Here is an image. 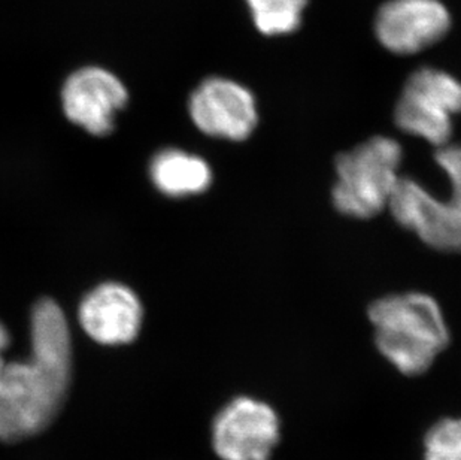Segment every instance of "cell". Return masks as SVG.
<instances>
[{"label": "cell", "instance_id": "cell-1", "mask_svg": "<svg viewBox=\"0 0 461 460\" xmlns=\"http://www.w3.org/2000/svg\"><path fill=\"white\" fill-rule=\"evenodd\" d=\"M31 356L6 362L0 373V441L40 434L60 411L72 375V341L66 316L52 299L32 311Z\"/></svg>", "mask_w": 461, "mask_h": 460}, {"label": "cell", "instance_id": "cell-2", "mask_svg": "<svg viewBox=\"0 0 461 460\" xmlns=\"http://www.w3.org/2000/svg\"><path fill=\"white\" fill-rule=\"evenodd\" d=\"M379 352L402 373H426L449 343L440 307L426 293L390 295L370 305Z\"/></svg>", "mask_w": 461, "mask_h": 460}, {"label": "cell", "instance_id": "cell-3", "mask_svg": "<svg viewBox=\"0 0 461 460\" xmlns=\"http://www.w3.org/2000/svg\"><path fill=\"white\" fill-rule=\"evenodd\" d=\"M435 161L449 179V198L440 199L421 184L402 177L388 208L429 247L440 252H461V147L436 150Z\"/></svg>", "mask_w": 461, "mask_h": 460}, {"label": "cell", "instance_id": "cell-4", "mask_svg": "<svg viewBox=\"0 0 461 460\" xmlns=\"http://www.w3.org/2000/svg\"><path fill=\"white\" fill-rule=\"evenodd\" d=\"M401 143L374 136L336 159L333 204L344 216L372 218L388 208L401 175Z\"/></svg>", "mask_w": 461, "mask_h": 460}, {"label": "cell", "instance_id": "cell-5", "mask_svg": "<svg viewBox=\"0 0 461 460\" xmlns=\"http://www.w3.org/2000/svg\"><path fill=\"white\" fill-rule=\"evenodd\" d=\"M460 113V81L442 70L422 68L406 81L394 117L401 131L440 148L448 145L453 115Z\"/></svg>", "mask_w": 461, "mask_h": 460}, {"label": "cell", "instance_id": "cell-6", "mask_svg": "<svg viewBox=\"0 0 461 460\" xmlns=\"http://www.w3.org/2000/svg\"><path fill=\"white\" fill-rule=\"evenodd\" d=\"M278 439V417L253 398L231 400L213 420V448L222 460H266Z\"/></svg>", "mask_w": 461, "mask_h": 460}, {"label": "cell", "instance_id": "cell-7", "mask_svg": "<svg viewBox=\"0 0 461 460\" xmlns=\"http://www.w3.org/2000/svg\"><path fill=\"white\" fill-rule=\"evenodd\" d=\"M188 111L199 131L213 138L244 141L256 129V99L249 88L231 79L213 77L194 90Z\"/></svg>", "mask_w": 461, "mask_h": 460}, {"label": "cell", "instance_id": "cell-8", "mask_svg": "<svg viewBox=\"0 0 461 460\" xmlns=\"http://www.w3.org/2000/svg\"><path fill=\"white\" fill-rule=\"evenodd\" d=\"M129 93L117 75L86 66L69 75L61 88V105L66 117L92 135H109L115 114L124 108Z\"/></svg>", "mask_w": 461, "mask_h": 460}, {"label": "cell", "instance_id": "cell-9", "mask_svg": "<svg viewBox=\"0 0 461 460\" xmlns=\"http://www.w3.org/2000/svg\"><path fill=\"white\" fill-rule=\"evenodd\" d=\"M449 27L451 15L440 0H390L375 22L379 42L402 56L438 44Z\"/></svg>", "mask_w": 461, "mask_h": 460}, {"label": "cell", "instance_id": "cell-10", "mask_svg": "<svg viewBox=\"0 0 461 460\" xmlns=\"http://www.w3.org/2000/svg\"><path fill=\"white\" fill-rule=\"evenodd\" d=\"M144 309L135 291L120 282H104L86 295L78 309L84 332L102 345L135 341L142 327Z\"/></svg>", "mask_w": 461, "mask_h": 460}, {"label": "cell", "instance_id": "cell-11", "mask_svg": "<svg viewBox=\"0 0 461 460\" xmlns=\"http://www.w3.org/2000/svg\"><path fill=\"white\" fill-rule=\"evenodd\" d=\"M149 175L154 186L170 198L201 195L212 183V170L202 157L176 148L157 152Z\"/></svg>", "mask_w": 461, "mask_h": 460}, {"label": "cell", "instance_id": "cell-12", "mask_svg": "<svg viewBox=\"0 0 461 460\" xmlns=\"http://www.w3.org/2000/svg\"><path fill=\"white\" fill-rule=\"evenodd\" d=\"M254 24L263 35H287L301 26L308 0H247Z\"/></svg>", "mask_w": 461, "mask_h": 460}, {"label": "cell", "instance_id": "cell-13", "mask_svg": "<svg viewBox=\"0 0 461 460\" xmlns=\"http://www.w3.org/2000/svg\"><path fill=\"white\" fill-rule=\"evenodd\" d=\"M426 460H461V419L442 420L426 437Z\"/></svg>", "mask_w": 461, "mask_h": 460}, {"label": "cell", "instance_id": "cell-14", "mask_svg": "<svg viewBox=\"0 0 461 460\" xmlns=\"http://www.w3.org/2000/svg\"><path fill=\"white\" fill-rule=\"evenodd\" d=\"M9 343H11V336H9L8 329L5 327L4 323L0 322V373H2V369L6 365L5 353H6Z\"/></svg>", "mask_w": 461, "mask_h": 460}]
</instances>
